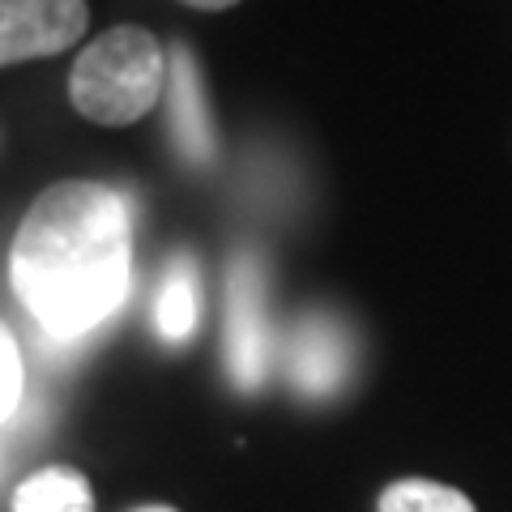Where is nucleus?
I'll list each match as a JSON object with an SVG mask.
<instances>
[{"label": "nucleus", "mask_w": 512, "mask_h": 512, "mask_svg": "<svg viewBox=\"0 0 512 512\" xmlns=\"http://www.w3.org/2000/svg\"><path fill=\"white\" fill-rule=\"evenodd\" d=\"M86 30V0H0V69L69 52Z\"/></svg>", "instance_id": "4"}, {"label": "nucleus", "mask_w": 512, "mask_h": 512, "mask_svg": "<svg viewBox=\"0 0 512 512\" xmlns=\"http://www.w3.org/2000/svg\"><path fill=\"white\" fill-rule=\"evenodd\" d=\"M167 94H171V133L175 146L184 150L192 163H210L214 154V128H210V111H205V90H201V73L197 60L184 43L171 47V64H167Z\"/></svg>", "instance_id": "6"}, {"label": "nucleus", "mask_w": 512, "mask_h": 512, "mask_svg": "<svg viewBox=\"0 0 512 512\" xmlns=\"http://www.w3.org/2000/svg\"><path fill=\"white\" fill-rule=\"evenodd\" d=\"M167 90V52L146 26H111L90 39L69 73L77 116L103 128H124L150 116Z\"/></svg>", "instance_id": "2"}, {"label": "nucleus", "mask_w": 512, "mask_h": 512, "mask_svg": "<svg viewBox=\"0 0 512 512\" xmlns=\"http://www.w3.org/2000/svg\"><path fill=\"white\" fill-rule=\"evenodd\" d=\"M380 512H474V504L457 487L427 483V478H402V483L380 491Z\"/></svg>", "instance_id": "9"}, {"label": "nucleus", "mask_w": 512, "mask_h": 512, "mask_svg": "<svg viewBox=\"0 0 512 512\" xmlns=\"http://www.w3.org/2000/svg\"><path fill=\"white\" fill-rule=\"evenodd\" d=\"M137 512H175V508H137Z\"/></svg>", "instance_id": "12"}, {"label": "nucleus", "mask_w": 512, "mask_h": 512, "mask_svg": "<svg viewBox=\"0 0 512 512\" xmlns=\"http://www.w3.org/2000/svg\"><path fill=\"white\" fill-rule=\"evenodd\" d=\"M13 291L52 338H82L124 303L133 278V222L116 188L60 180L26 210L9 248Z\"/></svg>", "instance_id": "1"}, {"label": "nucleus", "mask_w": 512, "mask_h": 512, "mask_svg": "<svg viewBox=\"0 0 512 512\" xmlns=\"http://www.w3.org/2000/svg\"><path fill=\"white\" fill-rule=\"evenodd\" d=\"M274 359V329H269L265 274L256 256H239L231 265V308H227V363L239 389H261Z\"/></svg>", "instance_id": "3"}, {"label": "nucleus", "mask_w": 512, "mask_h": 512, "mask_svg": "<svg viewBox=\"0 0 512 512\" xmlns=\"http://www.w3.org/2000/svg\"><path fill=\"white\" fill-rule=\"evenodd\" d=\"M201 320V278L188 256H175L154 299V325L167 342H188Z\"/></svg>", "instance_id": "7"}, {"label": "nucleus", "mask_w": 512, "mask_h": 512, "mask_svg": "<svg viewBox=\"0 0 512 512\" xmlns=\"http://www.w3.org/2000/svg\"><path fill=\"white\" fill-rule=\"evenodd\" d=\"M13 512H94L90 483L69 466L30 474L13 495Z\"/></svg>", "instance_id": "8"}, {"label": "nucleus", "mask_w": 512, "mask_h": 512, "mask_svg": "<svg viewBox=\"0 0 512 512\" xmlns=\"http://www.w3.org/2000/svg\"><path fill=\"white\" fill-rule=\"evenodd\" d=\"M22 355H18V342H13L9 325L0 320V423L13 419V410L22 402Z\"/></svg>", "instance_id": "10"}, {"label": "nucleus", "mask_w": 512, "mask_h": 512, "mask_svg": "<svg viewBox=\"0 0 512 512\" xmlns=\"http://www.w3.org/2000/svg\"><path fill=\"white\" fill-rule=\"evenodd\" d=\"M180 5H188V9H201V13H222V9L239 5V0H180Z\"/></svg>", "instance_id": "11"}, {"label": "nucleus", "mask_w": 512, "mask_h": 512, "mask_svg": "<svg viewBox=\"0 0 512 512\" xmlns=\"http://www.w3.org/2000/svg\"><path fill=\"white\" fill-rule=\"evenodd\" d=\"M350 376V342L338 320L308 316L291 338V380L308 397H333Z\"/></svg>", "instance_id": "5"}]
</instances>
